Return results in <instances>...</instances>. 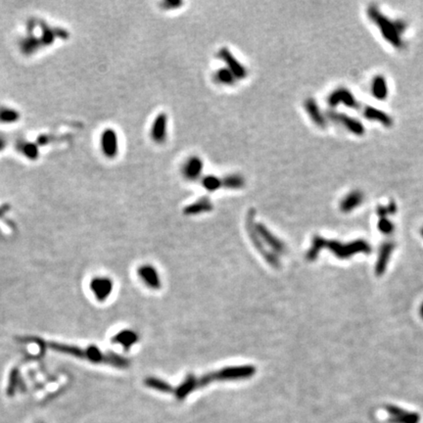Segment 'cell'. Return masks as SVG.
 <instances>
[{"mask_svg":"<svg viewBox=\"0 0 423 423\" xmlns=\"http://www.w3.org/2000/svg\"><path fill=\"white\" fill-rule=\"evenodd\" d=\"M367 17L379 30L382 37L394 46L395 48L404 47L403 34L407 30V23L403 20H392L384 15L377 6H369L367 8Z\"/></svg>","mask_w":423,"mask_h":423,"instance_id":"6da1fadb","label":"cell"},{"mask_svg":"<svg viewBox=\"0 0 423 423\" xmlns=\"http://www.w3.org/2000/svg\"><path fill=\"white\" fill-rule=\"evenodd\" d=\"M246 228H247V232L249 234V237L252 240V243L255 246V248L260 252V255L263 257V259L267 260L274 269H278L280 267V261L278 260L277 255L268 251V249L265 247V245L262 243V240L260 239V235L258 234V231L256 229L255 210L254 209H250L247 213Z\"/></svg>","mask_w":423,"mask_h":423,"instance_id":"7a4b0ae2","label":"cell"},{"mask_svg":"<svg viewBox=\"0 0 423 423\" xmlns=\"http://www.w3.org/2000/svg\"><path fill=\"white\" fill-rule=\"evenodd\" d=\"M327 247L336 257L340 259H348L357 253H369L371 246L364 240H357L349 244H341L336 241H328L326 239L325 248Z\"/></svg>","mask_w":423,"mask_h":423,"instance_id":"3957f363","label":"cell"},{"mask_svg":"<svg viewBox=\"0 0 423 423\" xmlns=\"http://www.w3.org/2000/svg\"><path fill=\"white\" fill-rule=\"evenodd\" d=\"M326 115L327 120L331 121L332 123L336 125H340L344 129H346L355 135L361 136L365 132V129L362 123L354 117H351L348 114L337 112L334 110H330Z\"/></svg>","mask_w":423,"mask_h":423,"instance_id":"277c9868","label":"cell"},{"mask_svg":"<svg viewBox=\"0 0 423 423\" xmlns=\"http://www.w3.org/2000/svg\"><path fill=\"white\" fill-rule=\"evenodd\" d=\"M327 104L332 108L344 105L350 109H359L360 103L354 93L347 87H337L327 97Z\"/></svg>","mask_w":423,"mask_h":423,"instance_id":"5b68a950","label":"cell"},{"mask_svg":"<svg viewBox=\"0 0 423 423\" xmlns=\"http://www.w3.org/2000/svg\"><path fill=\"white\" fill-rule=\"evenodd\" d=\"M219 58H221L227 66L228 70L234 75L236 80H244L247 77V69L241 62L233 55V53L228 48L223 47L219 51Z\"/></svg>","mask_w":423,"mask_h":423,"instance_id":"8992f818","label":"cell"},{"mask_svg":"<svg viewBox=\"0 0 423 423\" xmlns=\"http://www.w3.org/2000/svg\"><path fill=\"white\" fill-rule=\"evenodd\" d=\"M256 373V368L253 365H239V366H228L224 367L217 372L218 380H238L252 377Z\"/></svg>","mask_w":423,"mask_h":423,"instance_id":"52a82bcc","label":"cell"},{"mask_svg":"<svg viewBox=\"0 0 423 423\" xmlns=\"http://www.w3.org/2000/svg\"><path fill=\"white\" fill-rule=\"evenodd\" d=\"M304 108L309 116L310 121L320 129H326L327 127L326 115L323 113L315 99L309 97L304 101Z\"/></svg>","mask_w":423,"mask_h":423,"instance_id":"ba28073f","label":"cell"},{"mask_svg":"<svg viewBox=\"0 0 423 423\" xmlns=\"http://www.w3.org/2000/svg\"><path fill=\"white\" fill-rule=\"evenodd\" d=\"M256 229L262 242H266L275 252L278 254L286 253V246L277 236L262 224H256Z\"/></svg>","mask_w":423,"mask_h":423,"instance_id":"9c48e42d","label":"cell"},{"mask_svg":"<svg viewBox=\"0 0 423 423\" xmlns=\"http://www.w3.org/2000/svg\"><path fill=\"white\" fill-rule=\"evenodd\" d=\"M168 135V115L160 113L157 115L152 123L151 137L157 144H162Z\"/></svg>","mask_w":423,"mask_h":423,"instance_id":"30bf717a","label":"cell"},{"mask_svg":"<svg viewBox=\"0 0 423 423\" xmlns=\"http://www.w3.org/2000/svg\"><path fill=\"white\" fill-rule=\"evenodd\" d=\"M386 410L391 423H418L420 419L418 413L408 411L401 407L388 406Z\"/></svg>","mask_w":423,"mask_h":423,"instance_id":"8fae6325","label":"cell"},{"mask_svg":"<svg viewBox=\"0 0 423 423\" xmlns=\"http://www.w3.org/2000/svg\"><path fill=\"white\" fill-rule=\"evenodd\" d=\"M90 288L99 301L106 300L113 289V282L107 277H96L91 280Z\"/></svg>","mask_w":423,"mask_h":423,"instance_id":"7c38bea8","label":"cell"},{"mask_svg":"<svg viewBox=\"0 0 423 423\" xmlns=\"http://www.w3.org/2000/svg\"><path fill=\"white\" fill-rule=\"evenodd\" d=\"M101 146L105 155L109 158H113L118 154L119 140L115 130H107L103 132L101 136Z\"/></svg>","mask_w":423,"mask_h":423,"instance_id":"4fadbf2b","label":"cell"},{"mask_svg":"<svg viewBox=\"0 0 423 423\" xmlns=\"http://www.w3.org/2000/svg\"><path fill=\"white\" fill-rule=\"evenodd\" d=\"M137 274L139 277L144 281V283L146 284L148 287L152 288V289H160L161 287V280L160 277L158 275V272L156 271V269L150 265H144L141 266L138 271Z\"/></svg>","mask_w":423,"mask_h":423,"instance_id":"5bb4252c","label":"cell"},{"mask_svg":"<svg viewBox=\"0 0 423 423\" xmlns=\"http://www.w3.org/2000/svg\"><path fill=\"white\" fill-rule=\"evenodd\" d=\"M204 168V163L202 159L198 156H191L186 160L182 168V173L185 179L189 180H195L200 178Z\"/></svg>","mask_w":423,"mask_h":423,"instance_id":"9a60e30c","label":"cell"},{"mask_svg":"<svg viewBox=\"0 0 423 423\" xmlns=\"http://www.w3.org/2000/svg\"><path fill=\"white\" fill-rule=\"evenodd\" d=\"M363 112V116L365 117V119L373 121V122H377L379 124H381L383 127L386 128H390L393 125V119L391 118V116L387 114L386 112L374 107V106H365L362 110Z\"/></svg>","mask_w":423,"mask_h":423,"instance_id":"2e32d148","label":"cell"},{"mask_svg":"<svg viewBox=\"0 0 423 423\" xmlns=\"http://www.w3.org/2000/svg\"><path fill=\"white\" fill-rule=\"evenodd\" d=\"M364 195L359 190L351 191L349 194L345 196L340 203V209L343 213H350V212L357 209L358 206L361 205L363 202Z\"/></svg>","mask_w":423,"mask_h":423,"instance_id":"e0dca14e","label":"cell"},{"mask_svg":"<svg viewBox=\"0 0 423 423\" xmlns=\"http://www.w3.org/2000/svg\"><path fill=\"white\" fill-rule=\"evenodd\" d=\"M371 90H372L373 96L377 100L383 101V100H385L386 98L388 97L389 87H388V82H387V80L385 79V77H383L381 75L375 76L373 82H372Z\"/></svg>","mask_w":423,"mask_h":423,"instance_id":"ac0fdd59","label":"cell"},{"mask_svg":"<svg viewBox=\"0 0 423 423\" xmlns=\"http://www.w3.org/2000/svg\"><path fill=\"white\" fill-rule=\"evenodd\" d=\"M395 245L393 242H386L381 246L380 248V252H379V256H378V260L376 262L375 266V272L377 274V276H381L387 267V263L389 261L391 255L393 253Z\"/></svg>","mask_w":423,"mask_h":423,"instance_id":"d6986e66","label":"cell"},{"mask_svg":"<svg viewBox=\"0 0 423 423\" xmlns=\"http://www.w3.org/2000/svg\"><path fill=\"white\" fill-rule=\"evenodd\" d=\"M213 210V203L208 197H201L192 204L186 206L183 210V214L187 216H194L202 213H207Z\"/></svg>","mask_w":423,"mask_h":423,"instance_id":"ffe728a7","label":"cell"},{"mask_svg":"<svg viewBox=\"0 0 423 423\" xmlns=\"http://www.w3.org/2000/svg\"><path fill=\"white\" fill-rule=\"evenodd\" d=\"M137 341L138 335L132 330H123L116 334L113 338V342L120 344L125 350H130Z\"/></svg>","mask_w":423,"mask_h":423,"instance_id":"44dd1931","label":"cell"},{"mask_svg":"<svg viewBox=\"0 0 423 423\" xmlns=\"http://www.w3.org/2000/svg\"><path fill=\"white\" fill-rule=\"evenodd\" d=\"M214 80L224 85H233L236 82V78L228 68L218 69L214 74Z\"/></svg>","mask_w":423,"mask_h":423,"instance_id":"7402d4cb","label":"cell"},{"mask_svg":"<svg viewBox=\"0 0 423 423\" xmlns=\"http://www.w3.org/2000/svg\"><path fill=\"white\" fill-rule=\"evenodd\" d=\"M325 243H326V239L319 236V235H314L312 237V241H311V246L306 255V258L308 260H314L316 259V257L319 256L320 252L322 251V249L325 248Z\"/></svg>","mask_w":423,"mask_h":423,"instance_id":"603a6c76","label":"cell"},{"mask_svg":"<svg viewBox=\"0 0 423 423\" xmlns=\"http://www.w3.org/2000/svg\"><path fill=\"white\" fill-rule=\"evenodd\" d=\"M223 186L228 189H240L245 185V179L238 174H232L222 179Z\"/></svg>","mask_w":423,"mask_h":423,"instance_id":"cb8c5ba5","label":"cell"},{"mask_svg":"<svg viewBox=\"0 0 423 423\" xmlns=\"http://www.w3.org/2000/svg\"><path fill=\"white\" fill-rule=\"evenodd\" d=\"M202 186L209 192H215L223 186L222 179L214 175H207L201 180Z\"/></svg>","mask_w":423,"mask_h":423,"instance_id":"d4e9b609","label":"cell"},{"mask_svg":"<svg viewBox=\"0 0 423 423\" xmlns=\"http://www.w3.org/2000/svg\"><path fill=\"white\" fill-rule=\"evenodd\" d=\"M145 384L148 387L156 389V390L162 391V392H169L172 390V387L166 383L163 380L155 378V377H148L145 380Z\"/></svg>","mask_w":423,"mask_h":423,"instance_id":"484cf974","label":"cell"},{"mask_svg":"<svg viewBox=\"0 0 423 423\" xmlns=\"http://www.w3.org/2000/svg\"><path fill=\"white\" fill-rule=\"evenodd\" d=\"M396 211H397V205L393 201H391L387 206H378L376 209V213L380 219L387 218V216L389 215H394Z\"/></svg>","mask_w":423,"mask_h":423,"instance_id":"4316f807","label":"cell"},{"mask_svg":"<svg viewBox=\"0 0 423 423\" xmlns=\"http://www.w3.org/2000/svg\"><path fill=\"white\" fill-rule=\"evenodd\" d=\"M378 228L384 234H390L394 230V224L387 218H381L378 222Z\"/></svg>","mask_w":423,"mask_h":423,"instance_id":"83f0119b","label":"cell"},{"mask_svg":"<svg viewBox=\"0 0 423 423\" xmlns=\"http://www.w3.org/2000/svg\"><path fill=\"white\" fill-rule=\"evenodd\" d=\"M183 2L180 0H165L161 2V7L165 10H175L182 6Z\"/></svg>","mask_w":423,"mask_h":423,"instance_id":"f1b7e54d","label":"cell"},{"mask_svg":"<svg viewBox=\"0 0 423 423\" xmlns=\"http://www.w3.org/2000/svg\"><path fill=\"white\" fill-rule=\"evenodd\" d=\"M420 315L423 318V304L421 305V307H420Z\"/></svg>","mask_w":423,"mask_h":423,"instance_id":"f546056e","label":"cell"},{"mask_svg":"<svg viewBox=\"0 0 423 423\" xmlns=\"http://www.w3.org/2000/svg\"><path fill=\"white\" fill-rule=\"evenodd\" d=\"M421 235L423 236V228L422 229H421Z\"/></svg>","mask_w":423,"mask_h":423,"instance_id":"4dcf8cb0","label":"cell"}]
</instances>
